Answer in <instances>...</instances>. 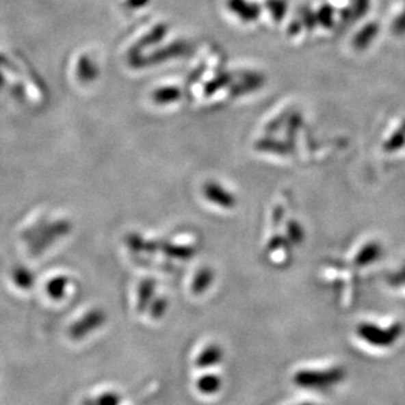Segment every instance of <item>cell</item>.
Instances as JSON below:
<instances>
[{
  "label": "cell",
  "instance_id": "6da1fadb",
  "mask_svg": "<svg viewBox=\"0 0 405 405\" xmlns=\"http://www.w3.org/2000/svg\"><path fill=\"white\" fill-rule=\"evenodd\" d=\"M345 378L343 367L300 369L294 374V383L304 390L326 391L335 387Z\"/></svg>",
  "mask_w": 405,
  "mask_h": 405
},
{
  "label": "cell",
  "instance_id": "7a4b0ae2",
  "mask_svg": "<svg viewBox=\"0 0 405 405\" xmlns=\"http://www.w3.org/2000/svg\"><path fill=\"white\" fill-rule=\"evenodd\" d=\"M403 333L404 328L400 323H393L389 327H383L373 322H362L357 327L359 339L376 349H390L402 339Z\"/></svg>",
  "mask_w": 405,
  "mask_h": 405
},
{
  "label": "cell",
  "instance_id": "3957f363",
  "mask_svg": "<svg viewBox=\"0 0 405 405\" xmlns=\"http://www.w3.org/2000/svg\"><path fill=\"white\" fill-rule=\"evenodd\" d=\"M382 254H383V247L380 246V243L367 241L357 250L353 261L358 267H363V266L371 265L376 261H379Z\"/></svg>",
  "mask_w": 405,
  "mask_h": 405
},
{
  "label": "cell",
  "instance_id": "277c9868",
  "mask_svg": "<svg viewBox=\"0 0 405 405\" xmlns=\"http://www.w3.org/2000/svg\"><path fill=\"white\" fill-rule=\"evenodd\" d=\"M181 97L180 88L163 87L153 94V100L157 104H171Z\"/></svg>",
  "mask_w": 405,
  "mask_h": 405
},
{
  "label": "cell",
  "instance_id": "5b68a950",
  "mask_svg": "<svg viewBox=\"0 0 405 405\" xmlns=\"http://www.w3.org/2000/svg\"><path fill=\"white\" fill-rule=\"evenodd\" d=\"M78 74L79 78L83 79V80H90V79L96 77L97 68L91 60H88L87 57H83V58H80L78 63Z\"/></svg>",
  "mask_w": 405,
  "mask_h": 405
},
{
  "label": "cell",
  "instance_id": "8992f818",
  "mask_svg": "<svg viewBox=\"0 0 405 405\" xmlns=\"http://www.w3.org/2000/svg\"><path fill=\"white\" fill-rule=\"evenodd\" d=\"M287 237L291 240L293 244H300L304 239V231L302 228V226L296 222V220H291L287 223Z\"/></svg>",
  "mask_w": 405,
  "mask_h": 405
},
{
  "label": "cell",
  "instance_id": "52a82bcc",
  "mask_svg": "<svg viewBox=\"0 0 405 405\" xmlns=\"http://www.w3.org/2000/svg\"><path fill=\"white\" fill-rule=\"evenodd\" d=\"M389 282L393 286H405V266L402 267L399 272L391 274Z\"/></svg>",
  "mask_w": 405,
  "mask_h": 405
},
{
  "label": "cell",
  "instance_id": "ba28073f",
  "mask_svg": "<svg viewBox=\"0 0 405 405\" xmlns=\"http://www.w3.org/2000/svg\"><path fill=\"white\" fill-rule=\"evenodd\" d=\"M150 0H129V5L131 7V8H140L142 5H144V4H147Z\"/></svg>",
  "mask_w": 405,
  "mask_h": 405
},
{
  "label": "cell",
  "instance_id": "9c48e42d",
  "mask_svg": "<svg viewBox=\"0 0 405 405\" xmlns=\"http://www.w3.org/2000/svg\"><path fill=\"white\" fill-rule=\"evenodd\" d=\"M1 84H3V78H1V75H0V87H1Z\"/></svg>",
  "mask_w": 405,
  "mask_h": 405
},
{
  "label": "cell",
  "instance_id": "30bf717a",
  "mask_svg": "<svg viewBox=\"0 0 405 405\" xmlns=\"http://www.w3.org/2000/svg\"><path fill=\"white\" fill-rule=\"evenodd\" d=\"M304 405H309V404H304Z\"/></svg>",
  "mask_w": 405,
  "mask_h": 405
}]
</instances>
